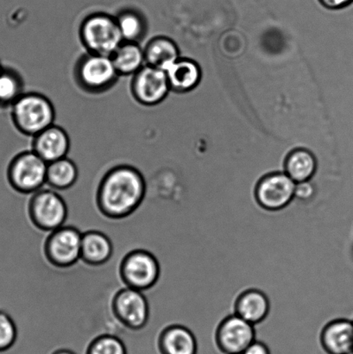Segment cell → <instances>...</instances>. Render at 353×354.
Segmentation results:
<instances>
[{
    "mask_svg": "<svg viewBox=\"0 0 353 354\" xmlns=\"http://www.w3.org/2000/svg\"><path fill=\"white\" fill-rule=\"evenodd\" d=\"M146 189L140 169L128 165L114 166L105 173L97 187V207L103 216L123 220L141 206Z\"/></svg>",
    "mask_w": 353,
    "mask_h": 354,
    "instance_id": "obj_1",
    "label": "cell"
},
{
    "mask_svg": "<svg viewBox=\"0 0 353 354\" xmlns=\"http://www.w3.org/2000/svg\"><path fill=\"white\" fill-rule=\"evenodd\" d=\"M14 127L24 136L33 138L53 126L54 104L47 96L37 92H26L10 109Z\"/></svg>",
    "mask_w": 353,
    "mask_h": 354,
    "instance_id": "obj_2",
    "label": "cell"
},
{
    "mask_svg": "<svg viewBox=\"0 0 353 354\" xmlns=\"http://www.w3.org/2000/svg\"><path fill=\"white\" fill-rule=\"evenodd\" d=\"M73 76L75 85L91 95H103L117 84L120 77L111 57L86 52L77 59Z\"/></svg>",
    "mask_w": 353,
    "mask_h": 354,
    "instance_id": "obj_3",
    "label": "cell"
},
{
    "mask_svg": "<svg viewBox=\"0 0 353 354\" xmlns=\"http://www.w3.org/2000/svg\"><path fill=\"white\" fill-rule=\"evenodd\" d=\"M79 37L86 52L111 57L124 40L115 16L104 12L90 14L82 20Z\"/></svg>",
    "mask_w": 353,
    "mask_h": 354,
    "instance_id": "obj_4",
    "label": "cell"
},
{
    "mask_svg": "<svg viewBox=\"0 0 353 354\" xmlns=\"http://www.w3.org/2000/svg\"><path fill=\"white\" fill-rule=\"evenodd\" d=\"M48 164L32 150L20 152L10 161L6 178L22 194H33L46 184Z\"/></svg>",
    "mask_w": 353,
    "mask_h": 354,
    "instance_id": "obj_5",
    "label": "cell"
},
{
    "mask_svg": "<svg viewBox=\"0 0 353 354\" xmlns=\"http://www.w3.org/2000/svg\"><path fill=\"white\" fill-rule=\"evenodd\" d=\"M160 275L161 267L157 257L147 250H133L120 263V276L124 286L142 292L152 289Z\"/></svg>",
    "mask_w": 353,
    "mask_h": 354,
    "instance_id": "obj_6",
    "label": "cell"
},
{
    "mask_svg": "<svg viewBox=\"0 0 353 354\" xmlns=\"http://www.w3.org/2000/svg\"><path fill=\"white\" fill-rule=\"evenodd\" d=\"M28 214L38 230L50 232L64 227L68 209L64 198L57 191L41 189L31 196Z\"/></svg>",
    "mask_w": 353,
    "mask_h": 354,
    "instance_id": "obj_7",
    "label": "cell"
},
{
    "mask_svg": "<svg viewBox=\"0 0 353 354\" xmlns=\"http://www.w3.org/2000/svg\"><path fill=\"white\" fill-rule=\"evenodd\" d=\"M82 234L72 225L50 232L44 245L45 259L52 266L67 269L81 259Z\"/></svg>",
    "mask_w": 353,
    "mask_h": 354,
    "instance_id": "obj_8",
    "label": "cell"
},
{
    "mask_svg": "<svg viewBox=\"0 0 353 354\" xmlns=\"http://www.w3.org/2000/svg\"><path fill=\"white\" fill-rule=\"evenodd\" d=\"M112 311L116 320L131 331H140L150 320V306L142 291L123 288L114 295Z\"/></svg>",
    "mask_w": 353,
    "mask_h": 354,
    "instance_id": "obj_9",
    "label": "cell"
},
{
    "mask_svg": "<svg viewBox=\"0 0 353 354\" xmlns=\"http://www.w3.org/2000/svg\"><path fill=\"white\" fill-rule=\"evenodd\" d=\"M130 92L137 104L152 107L164 102L171 90L165 71L145 65L131 76Z\"/></svg>",
    "mask_w": 353,
    "mask_h": 354,
    "instance_id": "obj_10",
    "label": "cell"
},
{
    "mask_svg": "<svg viewBox=\"0 0 353 354\" xmlns=\"http://www.w3.org/2000/svg\"><path fill=\"white\" fill-rule=\"evenodd\" d=\"M296 186V183L285 172L271 173L258 183L256 201L265 210H282L295 199Z\"/></svg>",
    "mask_w": 353,
    "mask_h": 354,
    "instance_id": "obj_11",
    "label": "cell"
},
{
    "mask_svg": "<svg viewBox=\"0 0 353 354\" xmlns=\"http://www.w3.org/2000/svg\"><path fill=\"white\" fill-rule=\"evenodd\" d=\"M255 341L254 325L236 314L225 318L216 329V345L225 354H242Z\"/></svg>",
    "mask_w": 353,
    "mask_h": 354,
    "instance_id": "obj_12",
    "label": "cell"
},
{
    "mask_svg": "<svg viewBox=\"0 0 353 354\" xmlns=\"http://www.w3.org/2000/svg\"><path fill=\"white\" fill-rule=\"evenodd\" d=\"M70 147L67 131L55 124L36 135L31 142V150L47 164L67 158Z\"/></svg>",
    "mask_w": 353,
    "mask_h": 354,
    "instance_id": "obj_13",
    "label": "cell"
},
{
    "mask_svg": "<svg viewBox=\"0 0 353 354\" xmlns=\"http://www.w3.org/2000/svg\"><path fill=\"white\" fill-rule=\"evenodd\" d=\"M321 344L327 354L353 352V321L337 319L330 322L321 331Z\"/></svg>",
    "mask_w": 353,
    "mask_h": 354,
    "instance_id": "obj_14",
    "label": "cell"
},
{
    "mask_svg": "<svg viewBox=\"0 0 353 354\" xmlns=\"http://www.w3.org/2000/svg\"><path fill=\"white\" fill-rule=\"evenodd\" d=\"M158 349L161 354H197L198 343L185 326L169 325L159 335Z\"/></svg>",
    "mask_w": 353,
    "mask_h": 354,
    "instance_id": "obj_15",
    "label": "cell"
},
{
    "mask_svg": "<svg viewBox=\"0 0 353 354\" xmlns=\"http://www.w3.org/2000/svg\"><path fill=\"white\" fill-rule=\"evenodd\" d=\"M113 255V245L108 236L97 230L83 232L81 260L90 266H102Z\"/></svg>",
    "mask_w": 353,
    "mask_h": 354,
    "instance_id": "obj_16",
    "label": "cell"
},
{
    "mask_svg": "<svg viewBox=\"0 0 353 354\" xmlns=\"http://www.w3.org/2000/svg\"><path fill=\"white\" fill-rule=\"evenodd\" d=\"M234 308L235 314L255 326L267 318L271 303L267 295L262 290L250 289L238 296Z\"/></svg>",
    "mask_w": 353,
    "mask_h": 354,
    "instance_id": "obj_17",
    "label": "cell"
},
{
    "mask_svg": "<svg viewBox=\"0 0 353 354\" xmlns=\"http://www.w3.org/2000/svg\"><path fill=\"white\" fill-rule=\"evenodd\" d=\"M145 65L167 71L180 58L178 44L171 38L157 36L151 38L144 47Z\"/></svg>",
    "mask_w": 353,
    "mask_h": 354,
    "instance_id": "obj_18",
    "label": "cell"
},
{
    "mask_svg": "<svg viewBox=\"0 0 353 354\" xmlns=\"http://www.w3.org/2000/svg\"><path fill=\"white\" fill-rule=\"evenodd\" d=\"M171 90L178 93L192 91L202 79V71L195 62L180 58L166 71Z\"/></svg>",
    "mask_w": 353,
    "mask_h": 354,
    "instance_id": "obj_19",
    "label": "cell"
},
{
    "mask_svg": "<svg viewBox=\"0 0 353 354\" xmlns=\"http://www.w3.org/2000/svg\"><path fill=\"white\" fill-rule=\"evenodd\" d=\"M111 58L120 77H131L145 66L144 48L137 43L123 41Z\"/></svg>",
    "mask_w": 353,
    "mask_h": 354,
    "instance_id": "obj_20",
    "label": "cell"
},
{
    "mask_svg": "<svg viewBox=\"0 0 353 354\" xmlns=\"http://www.w3.org/2000/svg\"><path fill=\"white\" fill-rule=\"evenodd\" d=\"M79 169L70 158H64L48 164L46 185L54 190H67L77 182Z\"/></svg>",
    "mask_w": 353,
    "mask_h": 354,
    "instance_id": "obj_21",
    "label": "cell"
},
{
    "mask_svg": "<svg viewBox=\"0 0 353 354\" xmlns=\"http://www.w3.org/2000/svg\"><path fill=\"white\" fill-rule=\"evenodd\" d=\"M124 41L141 44L148 32L147 20L134 9L121 10L115 16Z\"/></svg>",
    "mask_w": 353,
    "mask_h": 354,
    "instance_id": "obj_22",
    "label": "cell"
},
{
    "mask_svg": "<svg viewBox=\"0 0 353 354\" xmlns=\"http://www.w3.org/2000/svg\"><path fill=\"white\" fill-rule=\"evenodd\" d=\"M317 162L314 156L305 149L290 152L285 161V173L296 183L307 182L316 174Z\"/></svg>",
    "mask_w": 353,
    "mask_h": 354,
    "instance_id": "obj_23",
    "label": "cell"
},
{
    "mask_svg": "<svg viewBox=\"0 0 353 354\" xmlns=\"http://www.w3.org/2000/svg\"><path fill=\"white\" fill-rule=\"evenodd\" d=\"M24 93L23 76L17 69L3 66L0 71V109H10Z\"/></svg>",
    "mask_w": 353,
    "mask_h": 354,
    "instance_id": "obj_24",
    "label": "cell"
},
{
    "mask_svg": "<svg viewBox=\"0 0 353 354\" xmlns=\"http://www.w3.org/2000/svg\"><path fill=\"white\" fill-rule=\"evenodd\" d=\"M86 354H127L122 339L113 335H102L90 342Z\"/></svg>",
    "mask_w": 353,
    "mask_h": 354,
    "instance_id": "obj_25",
    "label": "cell"
},
{
    "mask_svg": "<svg viewBox=\"0 0 353 354\" xmlns=\"http://www.w3.org/2000/svg\"><path fill=\"white\" fill-rule=\"evenodd\" d=\"M15 322L6 312L0 310V353L8 351L17 341Z\"/></svg>",
    "mask_w": 353,
    "mask_h": 354,
    "instance_id": "obj_26",
    "label": "cell"
},
{
    "mask_svg": "<svg viewBox=\"0 0 353 354\" xmlns=\"http://www.w3.org/2000/svg\"><path fill=\"white\" fill-rule=\"evenodd\" d=\"M316 189L314 184L307 180V182H303L296 183L295 198H297L300 201H310L316 196Z\"/></svg>",
    "mask_w": 353,
    "mask_h": 354,
    "instance_id": "obj_27",
    "label": "cell"
},
{
    "mask_svg": "<svg viewBox=\"0 0 353 354\" xmlns=\"http://www.w3.org/2000/svg\"><path fill=\"white\" fill-rule=\"evenodd\" d=\"M242 354H271V353L267 345L256 339Z\"/></svg>",
    "mask_w": 353,
    "mask_h": 354,
    "instance_id": "obj_28",
    "label": "cell"
},
{
    "mask_svg": "<svg viewBox=\"0 0 353 354\" xmlns=\"http://www.w3.org/2000/svg\"><path fill=\"white\" fill-rule=\"evenodd\" d=\"M320 2L328 9L338 10L351 5L353 0H320Z\"/></svg>",
    "mask_w": 353,
    "mask_h": 354,
    "instance_id": "obj_29",
    "label": "cell"
},
{
    "mask_svg": "<svg viewBox=\"0 0 353 354\" xmlns=\"http://www.w3.org/2000/svg\"><path fill=\"white\" fill-rule=\"evenodd\" d=\"M52 354H75L74 352L70 351V350L68 349H60L57 350V351H55V353Z\"/></svg>",
    "mask_w": 353,
    "mask_h": 354,
    "instance_id": "obj_30",
    "label": "cell"
},
{
    "mask_svg": "<svg viewBox=\"0 0 353 354\" xmlns=\"http://www.w3.org/2000/svg\"><path fill=\"white\" fill-rule=\"evenodd\" d=\"M2 68H3V65L1 64V62H0V71H1Z\"/></svg>",
    "mask_w": 353,
    "mask_h": 354,
    "instance_id": "obj_31",
    "label": "cell"
},
{
    "mask_svg": "<svg viewBox=\"0 0 353 354\" xmlns=\"http://www.w3.org/2000/svg\"><path fill=\"white\" fill-rule=\"evenodd\" d=\"M348 354H353V352L350 353H348Z\"/></svg>",
    "mask_w": 353,
    "mask_h": 354,
    "instance_id": "obj_32",
    "label": "cell"
}]
</instances>
